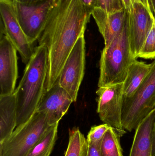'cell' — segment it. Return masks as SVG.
I'll list each match as a JSON object with an SVG mask.
<instances>
[{
    "instance_id": "e0dca14e",
    "label": "cell",
    "mask_w": 155,
    "mask_h": 156,
    "mask_svg": "<svg viewBox=\"0 0 155 156\" xmlns=\"http://www.w3.org/2000/svg\"><path fill=\"white\" fill-rule=\"evenodd\" d=\"M59 122L51 126L26 156H50L57 137Z\"/></svg>"
},
{
    "instance_id": "4fadbf2b",
    "label": "cell",
    "mask_w": 155,
    "mask_h": 156,
    "mask_svg": "<svg viewBox=\"0 0 155 156\" xmlns=\"http://www.w3.org/2000/svg\"><path fill=\"white\" fill-rule=\"evenodd\" d=\"M92 15L103 37L105 48L108 47L123 30L126 21L127 12L123 8L108 12L97 7L93 10Z\"/></svg>"
},
{
    "instance_id": "cb8c5ba5",
    "label": "cell",
    "mask_w": 155,
    "mask_h": 156,
    "mask_svg": "<svg viewBox=\"0 0 155 156\" xmlns=\"http://www.w3.org/2000/svg\"><path fill=\"white\" fill-rule=\"evenodd\" d=\"M86 9L92 12L96 7L98 6V0H81Z\"/></svg>"
},
{
    "instance_id": "d4e9b609",
    "label": "cell",
    "mask_w": 155,
    "mask_h": 156,
    "mask_svg": "<svg viewBox=\"0 0 155 156\" xmlns=\"http://www.w3.org/2000/svg\"><path fill=\"white\" fill-rule=\"evenodd\" d=\"M153 137V156H155V121L153 127L152 132Z\"/></svg>"
},
{
    "instance_id": "4316f807",
    "label": "cell",
    "mask_w": 155,
    "mask_h": 156,
    "mask_svg": "<svg viewBox=\"0 0 155 156\" xmlns=\"http://www.w3.org/2000/svg\"><path fill=\"white\" fill-rule=\"evenodd\" d=\"M150 8L155 19V0H149Z\"/></svg>"
},
{
    "instance_id": "9c48e42d",
    "label": "cell",
    "mask_w": 155,
    "mask_h": 156,
    "mask_svg": "<svg viewBox=\"0 0 155 156\" xmlns=\"http://www.w3.org/2000/svg\"><path fill=\"white\" fill-rule=\"evenodd\" d=\"M55 1L42 0L32 3H22L13 1L21 27L33 44L39 39L48 13Z\"/></svg>"
},
{
    "instance_id": "7402d4cb",
    "label": "cell",
    "mask_w": 155,
    "mask_h": 156,
    "mask_svg": "<svg viewBox=\"0 0 155 156\" xmlns=\"http://www.w3.org/2000/svg\"><path fill=\"white\" fill-rule=\"evenodd\" d=\"M108 12L123 9V0H98V6Z\"/></svg>"
},
{
    "instance_id": "52a82bcc",
    "label": "cell",
    "mask_w": 155,
    "mask_h": 156,
    "mask_svg": "<svg viewBox=\"0 0 155 156\" xmlns=\"http://www.w3.org/2000/svg\"><path fill=\"white\" fill-rule=\"evenodd\" d=\"M126 12L131 48L137 58L155 19L147 0H133L131 9Z\"/></svg>"
},
{
    "instance_id": "30bf717a",
    "label": "cell",
    "mask_w": 155,
    "mask_h": 156,
    "mask_svg": "<svg viewBox=\"0 0 155 156\" xmlns=\"http://www.w3.org/2000/svg\"><path fill=\"white\" fill-rule=\"evenodd\" d=\"M1 22L7 36L27 65L34 53L33 44L23 31L18 21L12 0H0Z\"/></svg>"
},
{
    "instance_id": "ffe728a7",
    "label": "cell",
    "mask_w": 155,
    "mask_h": 156,
    "mask_svg": "<svg viewBox=\"0 0 155 156\" xmlns=\"http://www.w3.org/2000/svg\"><path fill=\"white\" fill-rule=\"evenodd\" d=\"M144 59H155V20L138 57Z\"/></svg>"
},
{
    "instance_id": "f1b7e54d",
    "label": "cell",
    "mask_w": 155,
    "mask_h": 156,
    "mask_svg": "<svg viewBox=\"0 0 155 156\" xmlns=\"http://www.w3.org/2000/svg\"></svg>"
},
{
    "instance_id": "3957f363",
    "label": "cell",
    "mask_w": 155,
    "mask_h": 156,
    "mask_svg": "<svg viewBox=\"0 0 155 156\" xmlns=\"http://www.w3.org/2000/svg\"><path fill=\"white\" fill-rule=\"evenodd\" d=\"M136 59L131 48L127 13L122 32L102 50L98 87L124 82L129 66Z\"/></svg>"
},
{
    "instance_id": "9a60e30c",
    "label": "cell",
    "mask_w": 155,
    "mask_h": 156,
    "mask_svg": "<svg viewBox=\"0 0 155 156\" xmlns=\"http://www.w3.org/2000/svg\"><path fill=\"white\" fill-rule=\"evenodd\" d=\"M16 127V98L14 93L0 96V142L10 136Z\"/></svg>"
},
{
    "instance_id": "6da1fadb",
    "label": "cell",
    "mask_w": 155,
    "mask_h": 156,
    "mask_svg": "<svg viewBox=\"0 0 155 156\" xmlns=\"http://www.w3.org/2000/svg\"><path fill=\"white\" fill-rule=\"evenodd\" d=\"M91 15L81 0H56L38 40L39 45H45L48 50L45 90L57 83L67 58L78 38L84 34Z\"/></svg>"
},
{
    "instance_id": "484cf974",
    "label": "cell",
    "mask_w": 155,
    "mask_h": 156,
    "mask_svg": "<svg viewBox=\"0 0 155 156\" xmlns=\"http://www.w3.org/2000/svg\"><path fill=\"white\" fill-rule=\"evenodd\" d=\"M124 6L126 11H128L131 9L132 6V0H123Z\"/></svg>"
},
{
    "instance_id": "8fae6325",
    "label": "cell",
    "mask_w": 155,
    "mask_h": 156,
    "mask_svg": "<svg viewBox=\"0 0 155 156\" xmlns=\"http://www.w3.org/2000/svg\"><path fill=\"white\" fill-rule=\"evenodd\" d=\"M17 51L1 22L0 96L10 95L15 91L18 78Z\"/></svg>"
},
{
    "instance_id": "277c9868",
    "label": "cell",
    "mask_w": 155,
    "mask_h": 156,
    "mask_svg": "<svg viewBox=\"0 0 155 156\" xmlns=\"http://www.w3.org/2000/svg\"><path fill=\"white\" fill-rule=\"evenodd\" d=\"M47 116L36 112L30 120L17 126L12 134L0 142V156H26L51 126Z\"/></svg>"
},
{
    "instance_id": "5b68a950",
    "label": "cell",
    "mask_w": 155,
    "mask_h": 156,
    "mask_svg": "<svg viewBox=\"0 0 155 156\" xmlns=\"http://www.w3.org/2000/svg\"><path fill=\"white\" fill-rule=\"evenodd\" d=\"M151 71L135 94L123 100L122 123L131 132L155 108V59Z\"/></svg>"
},
{
    "instance_id": "603a6c76",
    "label": "cell",
    "mask_w": 155,
    "mask_h": 156,
    "mask_svg": "<svg viewBox=\"0 0 155 156\" xmlns=\"http://www.w3.org/2000/svg\"><path fill=\"white\" fill-rule=\"evenodd\" d=\"M101 142L95 144L88 143V152L87 156H102L100 150Z\"/></svg>"
},
{
    "instance_id": "7c38bea8",
    "label": "cell",
    "mask_w": 155,
    "mask_h": 156,
    "mask_svg": "<svg viewBox=\"0 0 155 156\" xmlns=\"http://www.w3.org/2000/svg\"><path fill=\"white\" fill-rule=\"evenodd\" d=\"M73 102L69 94L57 83L45 91L36 112L44 113L52 125L59 122Z\"/></svg>"
},
{
    "instance_id": "5bb4252c",
    "label": "cell",
    "mask_w": 155,
    "mask_h": 156,
    "mask_svg": "<svg viewBox=\"0 0 155 156\" xmlns=\"http://www.w3.org/2000/svg\"><path fill=\"white\" fill-rule=\"evenodd\" d=\"M155 121V108L136 129L129 156H153L152 132Z\"/></svg>"
},
{
    "instance_id": "2e32d148",
    "label": "cell",
    "mask_w": 155,
    "mask_h": 156,
    "mask_svg": "<svg viewBox=\"0 0 155 156\" xmlns=\"http://www.w3.org/2000/svg\"><path fill=\"white\" fill-rule=\"evenodd\" d=\"M153 63L148 64L137 59L132 63L123 82V100L132 97L151 71Z\"/></svg>"
},
{
    "instance_id": "8992f818",
    "label": "cell",
    "mask_w": 155,
    "mask_h": 156,
    "mask_svg": "<svg viewBox=\"0 0 155 156\" xmlns=\"http://www.w3.org/2000/svg\"><path fill=\"white\" fill-rule=\"evenodd\" d=\"M96 94L97 112L100 119L121 137L126 133L122 123L123 82L99 87Z\"/></svg>"
},
{
    "instance_id": "44dd1931",
    "label": "cell",
    "mask_w": 155,
    "mask_h": 156,
    "mask_svg": "<svg viewBox=\"0 0 155 156\" xmlns=\"http://www.w3.org/2000/svg\"><path fill=\"white\" fill-rule=\"evenodd\" d=\"M111 126L105 123L93 126L87 135V142L95 144L101 142L106 131Z\"/></svg>"
},
{
    "instance_id": "ba28073f",
    "label": "cell",
    "mask_w": 155,
    "mask_h": 156,
    "mask_svg": "<svg viewBox=\"0 0 155 156\" xmlns=\"http://www.w3.org/2000/svg\"><path fill=\"white\" fill-rule=\"evenodd\" d=\"M84 34L76 43L60 73L57 83L76 101L78 91L84 76L85 67Z\"/></svg>"
},
{
    "instance_id": "ac0fdd59",
    "label": "cell",
    "mask_w": 155,
    "mask_h": 156,
    "mask_svg": "<svg viewBox=\"0 0 155 156\" xmlns=\"http://www.w3.org/2000/svg\"><path fill=\"white\" fill-rule=\"evenodd\" d=\"M69 134V142L64 156H87L88 142L79 128L75 127L70 129Z\"/></svg>"
},
{
    "instance_id": "83f0119b",
    "label": "cell",
    "mask_w": 155,
    "mask_h": 156,
    "mask_svg": "<svg viewBox=\"0 0 155 156\" xmlns=\"http://www.w3.org/2000/svg\"><path fill=\"white\" fill-rule=\"evenodd\" d=\"M12 1H16L22 3H32L36 2L42 0H12Z\"/></svg>"
},
{
    "instance_id": "7a4b0ae2",
    "label": "cell",
    "mask_w": 155,
    "mask_h": 156,
    "mask_svg": "<svg viewBox=\"0 0 155 156\" xmlns=\"http://www.w3.org/2000/svg\"><path fill=\"white\" fill-rule=\"evenodd\" d=\"M48 68L47 47L44 44L39 45L26 65L23 76L15 90L16 127L30 120L37 111L45 90Z\"/></svg>"
},
{
    "instance_id": "d6986e66",
    "label": "cell",
    "mask_w": 155,
    "mask_h": 156,
    "mask_svg": "<svg viewBox=\"0 0 155 156\" xmlns=\"http://www.w3.org/2000/svg\"><path fill=\"white\" fill-rule=\"evenodd\" d=\"M118 138L115 131L110 127L101 142L100 150L102 156H123Z\"/></svg>"
}]
</instances>
